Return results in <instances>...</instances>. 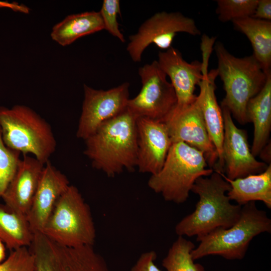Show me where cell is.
<instances>
[{"label": "cell", "mask_w": 271, "mask_h": 271, "mask_svg": "<svg viewBox=\"0 0 271 271\" xmlns=\"http://www.w3.org/2000/svg\"><path fill=\"white\" fill-rule=\"evenodd\" d=\"M136 118L126 110L103 122L85 141L84 154L93 168L114 177L137 167Z\"/></svg>", "instance_id": "6da1fadb"}, {"label": "cell", "mask_w": 271, "mask_h": 271, "mask_svg": "<svg viewBox=\"0 0 271 271\" xmlns=\"http://www.w3.org/2000/svg\"><path fill=\"white\" fill-rule=\"evenodd\" d=\"M230 184L220 173L213 172L197 179L191 191L199 196L195 210L176 225L178 236H196L200 239L218 228H228L238 220L241 206L232 204L226 194Z\"/></svg>", "instance_id": "7a4b0ae2"}, {"label": "cell", "mask_w": 271, "mask_h": 271, "mask_svg": "<svg viewBox=\"0 0 271 271\" xmlns=\"http://www.w3.org/2000/svg\"><path fill=\"white\" fill-rule=\"evenodd\" d=\"M218 76L223 83L225 96L221 106L226 107L241 124L248 122L246 106L265 85L268 75L254 57L238 58L230 54L220 42L214 47Z\"/></svg>", "instance_id": "3957f363"}, {"label": "cell", "mask_w": 271, "mask_h": 271, "mask_svg": "<svg viewBox=\"0 0 271 271\" xmlns=\"http://www.w3.org/2000/svg\"><path fill=\"white\" fill-rule=\"evenodd\" d=\"M0 130L7 147L23 156L31 154L44 164L56 150V141L50 124L27 106H0Z\"/></svg>", "instance_id": "277c9868"}, {"label": "cell", "mask_w": 271, "mask_h": 271, "mask_svg": "<svg viewBox=\"0 0 271 271\" xmlns=\"http://www.w3.org/2000/svg\"><path fill=\"white\" fill-rule=\"evenodd\" d=\"M207 166L202 152L183 142L174 143L162 169L151 175L148 184L165 200L181 204L188 198L197 179L209 176L214 172Z\"/></svg>", "instance_id": "5b68a950"}, {"label": "cell", "mask_w": 271, "mask_h": 271, "mask_svg": "<svg viewBox=\"0 0 271 271\" xmlns=\"http://www.w3.org/2000/svg\"><path fill=\"white\" fill-rule=\"evenodd\" d=\"M270 232L271 219L265 211L257 208L255 202H250L241 207L240 217L232 226L217 229L198 240L200 243L191 255L194 260L210 255L241 259L254 237Z\"/></svg>", "instance_id": "8992f818"}, {"label": "cell", "mask_w": 271, "mask_h": 271, "mask_svg": "<svg viewBox=\"0 0 271 271\" xmlns=\"http://www.w3.org/2000/svg\"><path fill=\"white\" fill-rule=\"evenodd\" d=\"M41 233L64 246H93L96 229L90 209L76 187L70 185L60 197Z\"/></svg>", "instance_id": "52a82bcc"}, {"label": "cell", "mask_w": 271, "mask_h": 271, "mask_svg": "<svg viewBox=\"0 0 271 271\" xmlns=\"http://www.w3.org/2000/svg\"><path fill=\"white\" fill-rule=\"evenodd\" d=\"M29 248L34 256L35 271H110L93 246H64L38 232L34 233Z\"/></svg>", "instance_id": "ba28073f"}, {"label": "cell", "mask_w": 271, "mask_h": 271, "mask_svg": "<svg viewBox=\"0 0 271 271\" xmlns=\"http://www.w3.org/2000/svg\"><path fill=\"white\" fill-rule=\"evenodd\" d=\"M142 88L129 99L127 109L136 118L146 117L164 122L175 109L177 99L174 89L157 61L140 67Z\"/></svg>", "instance_id": "9c48e42d"}, {"label": "cell", "mask_w": 271, "mask_h": 271, "mask_svg": "<svg viewBox=\"0 0 271 271\" xmlns=\"http://www.w3.org/2000/svg\"><path fill=\"white\" fill-rule=\"evenodd\" d=\"M179 32L193 36L201 35L192 18L179 12L156 13L141 25L137 33L129 36L126 50L133 62H140L143 53L150 44L167 50L172 47L173 39Z\"/></svg>", "instance_id": "30bf717a"}, {"label": "cell", "mask_w": 271, "mask_h": 271, "mask_svg": "<svg viewBox=\"0 0 271 271\" xmlns=\"http://www.w3.org/2000/svg\"><path fill=\"white\" fill-rule=\"evenodd\" d=\"M128 82L104 90L84 85V100L76 137L85 140L103 122L125 111L129 100Z\"/></svg>", "instance_id": "8fae6325"}, {"label": "cell", "mask_w": 271, "mask_h": 271, "mask_svg": "<svg viewBox=\"0 0 271 271\" xmlns=\"http://www.w3.org/2000/svg\"><path fill=\"white\" fill-rule=\"evenodd\" d=\"M221 108L224 122L222 158L225 177L234 180L264 171L268 165L256 160L252 154L246 131L235 125L226 107Z\"/></svg>", "instance_id": "7c38bea8"}, {"label": "cell", "mask_w": 271, "mask_h": 271, "mask_svg": "<svg viewBox=\"0 0 271 271\" xmlns=\"http://www.w3.org/2000/svg\"><path fill=\"white\" fill-rule=\"evenodd\" d=\"M164 123L172 144L183 142L202 152L207 165L213 169L218 155L207 132L196 98L186 107L174 109Z\"/></svg>", "instance_id": "4fadbf2b"}, {"label": "cell", "mask_w": 271, "mask_h": 271, "mask_svg": "<svg viewBox=\"0 0 271 271\" xmlns=\"http://www.w3.org/2000/svg\"><path fill=\"white\" fill-rule=\"evenodd\" d=\"M140 172L156 174L162 169L172 144L164 122L146 117L136 119Z\"/></svg>", "instance_id": "5bb4252c"}, {"label": "cell", "mask_w": 271, "mask_h": 271, "mask_svg": "<svg viewBox=\"0 0 271 271\" xmlns=\"http://www.w3.org/2000/svg\"><path fill=\"white\" fill-rule=\"evenodd\" d=\"M157 62L161 69L168 76L177 99L176 110L190 105L196 100V85L203 78L201 62L185 61L179 51L171 47L158 54Z\"/></svg>", "instance_id": "9a60e30c"}, {"label": "cell", "mask_w": 271, "mask_h": 271, "mask_svg": "<svg viewBox=\"0 0 271 271\" xmlns=\"http://www.w3.org/2000/svg\"><path fill=\"white\" fill-rule=\"evenodd\" d=\"M67 177L47 162L26 216L33 233L41 232L60 197L70 185Z\"/></svg>", "instance_id": "2e32d148"}, {"label": "cell", "mask_w": 271, "mask_h": 271, "mask_svg": "<svg viewBox=\"0 0 271 271\" xmlns=\"http://www.w3.org/2000/svg\"><path fill=\"white\" fill-rule=\"evenodd\" d=\"M202 66L203 78L198 85L200 92L197 95L196 100L201 110L207 132L218 155V161L213 171L224 174V165L222 158L223 118L215 93V80L218 73L216 69L208 72V64H202Z\"/></svg>", "instance_id": "e0dca14e"}, {"label": "cell", "mask_w": 271, "mask_h": 271, "mask_svg": "<svg viewBox=\"0 0 271 271\" xmlns=\"http://www.w3.org/2000/svg\"><path fill=\"white\" fill-rule=\"evenodd\" d=\"M23 157L2 198L9 209L26 217L45 164L34 157Z\"/></svg>", "instance_id": "ac0fdd59"}, {"label": "cell", "mask_w": 271, "mask_h": 271, "mask_svg": "<svg viewBox=\"0 0 271 271\" xmlns=\"http://www.w3.org/2000/svg\"><path fill=\"white\" fill-rule=\"evenodd\" d=\"M248 122H252L254 133L251 152L259 155L269 142L271 129V73L260 91L251 98L246 106Z\"/></svg>", "instance_id": "d6986e66"}, {"label": "cell", "mask_w": 271, "mask_h": 271, "mask_svg": "<svg viewBox=\"0 0 271 271\" xmlns=\"http://www.w3.org/2000/svg\"><path fill=\"white\" fill-rule=\"evenodd\" d=\"M230 185L227 193L230 200L243 206L250 202L262 201L269 209L271 208V164L263 172L234 180L227 179L224 174L220 173Z\"/></svg>", "instance_id": "ffe728a7"}, {"label": "cell", "mask_w": 271, "mask_h": 271, "mask_svg": "<svg viewBox=\"0 0 271 271\" xmlns=\"http://www.w3.org/2000/svg\"><path fill=\"white\" fill-rule=\"evenodd\" d=\"M251 43L252 54L266 74L271 73V21L248 17L232 21Z\"/></svg>", "instance_id": "44dd1931"}, {"label": "cell", "mask_w": 271, "mask_h": 271, "mask_svg": "<svg viewBox=\"0 0 271 271\" xmlns=\"http://www.w3.org/2000/svg\"><path fill=\"white\" fill-rule=\"evenodd\" d=\"M103 29L99 12H86L67 16L54 26L50 35L53 41L66 46L80 37Z\"/></svg>", "instance_id": "7402d4cb"}, {"label": "cell", "mask_w": 271, "mask_h": 271, "mask_svg": "<svg viewBox=\"0 0 271 271\" xmlns=\"http://www.w3.org/2000/svg\"><path fill=\"white\" fill-rule=\"evenodd\" d=\"M34 237L25 216L0 204V239L11 251L29 247Z\"/></svg>", "instance_id": "603a6c76"}, {"label": "cell", "mask_w": 271, "mask_h": 271, "mask_svg": "<svg viewBox=\"0 0 271 271\" xmlns=\"http://www.w3.org/2000/svg\"><path fill=\"white\" fill-rule=\"evenodd\" d=\"M195 245L184 236H178L162 260L166 271H205L200 264L194 262L191 255Z\"/></svg>", "instance_id": "cb8c5ba5"}, {"label": "cell", "mask_w": 271, "mask_h": 271, "mask_svg": "<svg viewBox=\"0 0 271 271\" xmlns=\"http://www.w3.org/2000/svg\"><path fill=\"white\" fill-rule=\"evenodd\" d=\"M258 0H218L216 10L218 19L222 22L252 17Z\"/></svg>", "instance_id": "d4e9b609"}, {"label": "cell", "mask_w": 271, "mask_h": 271, "mask_svg": "<svg viewBox=\"0 0 271 271\" xmlns=\"http://www.w3.org/2000/svg\"><path fill=\"white\" fill-rule=\"evenodd\" d=\"M21 154L5 145L0 130V198L16 172Z\"/></svg>", "instance_id": "484cf974"}, {"label": "cell", "mask_w": 271, "mask_h": 271, "mask_svg": "<svg viewBox=\"0 0 271 271\" xmlns=\"http://www.w3.org/2000/svg\"><path fill=\"white\" fill-rule=\"evenodd\" d=\"M34 256L29 247L11 251L9 256L0 263V271H35Z\"/></svg>", "instance_id": "4316f807"}, {"label": "cell", "mask_w": 271, "mask_h": 271, "mask_svg": "<svg viewBox=\"0 0 271 271\" xmlns=\"http://www.w3.org/2000/svg\"><path fill=\"white\" fill-rule=\"evenodd\" d=\"M99 12L103 22L104 30H106L122 43H124L125 40L119 29L117 20V15L120 13L119 1L118 0H104Z\"/></svg>", "instance_id": "83f0119b"}, {"label": "cell", "mask_w": 271, "mask_h": 271, "mask_svg": "<svg viewBox=\"0 0 271 271\" xmlns=\"http://www.w3.org/2000/svg\"><path fill=\"white\" fill-rule=\"evenodd\" d=\"M157 257V253L154 250L143 253L130 271H161L155 263Z\"/></svg>", "instance_id": "f1b7e54d"}, {"label": "cell", "mask_w": 271, "mask_h": 271, "mask_svg": "<svg viewBox=\"0 0 271 271\" xmlns=\"http://www.w3.org/2000/svg\"><path fill=\"white\" fill-rule=\"evenodd\" d=\"M252 17L263 20H271V1L258 0Z\"/></svg>", "instance_id": "f546056e"}, {"label": "cell", "mask_w": 271, "mask_h": 271, "mask_svg": "<svg viewBox=\"0 0 271 271\" xmlns=\"http://www.w3.org/2000/svg\"><path fill=\"white\" fill-rule=\"evenodd\" d=\"M0 8H9L14 11L24 14H28L30 12V9L28 7L16 2L9 3L0 1Z\"/></svg>", "instance_id": "4dcf8cb0"}, {"label": "cell", "mask_w": 271, "mask_h": 271, "mask_svg": "<svg viewBox=\"0 0 271 271\" xmlns=\"http://www.w3.org/2000/svg\"><path fill=\"white\" fill-rule=\"evenodd\" d=\"M266 163L270 164V143H268L259 154Z\"/></svg>", "instance_id": "1f68e13d"}, {"label": "cell", "mask_w": 271, "mask_h": 271, "mask_svg": "<svg viewBox=\"0 0 271 271\" xmlns=\"http://www.w3.org/2000/svg\"><path fill=\"white\" fill-rule=\"evenodd\" d=\"M6 249L4 243L0 239V263L5 259Z\"/></svg>", "instance_id": "d6a6232c"}]
</instances>
